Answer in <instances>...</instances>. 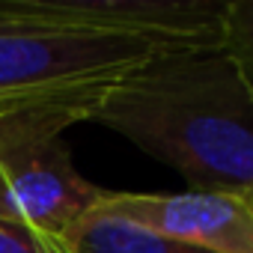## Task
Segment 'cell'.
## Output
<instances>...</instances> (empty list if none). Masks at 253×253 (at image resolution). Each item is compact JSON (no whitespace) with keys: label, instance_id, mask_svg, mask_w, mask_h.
<instances>
[{"label":"cell","instance_id":"cell-1","mask_svg":"<svg viewBox=\"0 0 253 253\" xmlns=\"http://www.w3.org/2000/svg\"><path fill=\"white\" fill-rule=\"evenodd\" d=\"M84 122L128 137L191 191L253 200V86L220 45L155 54L113 81Z\"/></svg>","mask_w":253,"mask_h":253},{"label":"cell","instance_id":"cell-2","mask_svg":"<svg viewBox=\"0 0 253 253\" xmlns=\"http://www.w3.org/2000/svg\"><path fill=\"white\" fill-rule=\"evenodd\" d=\"M167 45L69 30L39 15L27 0H0V101H63L101 95Z\"/></svg>","mask_w":253,"mask_h":253},{"label":"cell","instance_id":"cell-3","mask_svg":"<svg viewBox=\"0 0 253 253\" xmlns=\"http://www.w3.org/2000/svg\"><path fill=\"white\" fill-rule=\"evenodd\" d=\"M95 98L45 101L0 116V217L63 238L98 209L104 191L75 170L63 143V131L86 119Z\"/></svg>","mask_w":253,"mask_h":253},{"label":"cell","instance_id":"cell-4","mask_svg":"<svg viewBox=\"0 0 253 253\" xmlns=\"http://www.w3.org/2000/svg\"><path fill=\"white\" fill-rule=\"evenodd\" d=\"M104 211L209 253H253V206L235 194H128L104 191Z\"/></svg>","mask_w":253,"mask_h":253},{"label":"cell","instance_id":"cell-5","mask_svg":"<svg viewBox=\"0 0 253 253\" xmlns=\"http://www.w3.org/2000/svg\"><path fill=\"white\" fill-rule=\"evenodd\" d=\"M63 253H209L173 238H164L152 229H143L125 217L92 209L84 220H78L63 238Z\"/></svg>","mask_w":253,"mask_h":253},{"label":"cell","instance_id":"cell-6","mask_svg":"<svg viewBox=\"0 0 253 253\" xmlns=\"http://www.w3.org/2000/svg\"><path fill=\"white\" fill-rule=\"evenodd\" d=\"M220 48L235 60V66L253 86V0H226Z\"/></svg>","mask_w":253,"mask_h":253},{"label":"cell","instance_id":"cell-7","mask_svg":"<svg viewBox=\"0 0 253 253\" xmlns=\"http://www.w3.org/2000/svg\"><path fill=\"white\" fill-rule=\"evenodd\" d=\"M0 253H63V244L18 220L0 217Z\"/></svg>","mask_w":253,"mask_h":253},{"label":"cell","instance_id":"cell-8","mask_svg":"<svg viewBox=\"0 0 253 253\" xmlns=\"http://www.w3.org/2000/svg\"><path fill=\"white\" fill-rule=\"evenodd\" d=\"M66 101V98H63ZM45 104V101H42ZM30 107V101H0V116H6V113H15V110H24Z\"/></svg>","mask_w":253,"mask_h":253},{"label":"cell","instance_id":"cell-9","mask_svg":"<svg viewBox=\"0 0 253 253\" xmlns=\"http://www.w3.org/2000/svg\"><path fill=\"white\" fill-rule=\"evenodd\" d=\"M250 206H253V200H250Z\"/></svg>","mask_w":253,"mask_h":253}]
</instances>
